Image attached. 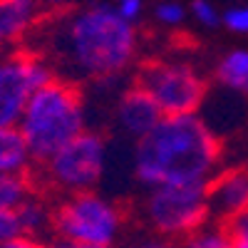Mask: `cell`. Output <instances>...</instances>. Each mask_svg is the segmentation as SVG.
Listing matches in <instances>:
<instances>
[{
  "mask_svg": "<svg viewBox=\"0 0 248 248\" xmlns=\"http://www.w3.org/2000/svg\"><path fill=\"white\" fill-rule=\"evenodd\" d=\"M221 144L214 129L196 112L161 117L159 124L137 141L134 176L139 184L209 186L216 176Z\"/></svg>",
  "mask_w": 248,
  "mask_h": 248,
  "instance_id": "1",
  "label": "cell"
},
{
  "mask_svg": "<svg viewBox=\"0 0 248 248\" xmlns=\"http://www.w3.org/2000/svg\"><path fill=\"white\" fill-rule=\"evenodd\" d=\"M137 52V32L114 5H92L62 30L60 55L77 77L105 79L129 67Z\"/></svg>",
  "mask_w": 248,
  "mask_h": 248,
  "instance_id": "2",
  "label": "cell"
},
{
  "mask_svg": "<svg viewBox=\"0 0 248 248\" xmlns=\"http://www.w3.org/2000/svg\"><path fill=\"white\" fill-rule=\"evenodd\" d=\"M32 161H47L67 141L85 132L82 92L70 79H50L30 94L17 124Z\"/></svg>",
  "mask_w": 248,
  "mask_h": 248,
  "instance_id": "3",
  "label": "cell"
},
{
  "mask_svg": "<svg viewBox=\"0 0 248 248\" xmlns=\"http://www.w3.org/2000/svg\"><path fill=\"white\" fill-rule=\"evenodd\" d=\"M60 238L109 248L122 231V209L94 191H75L52 214Z\"/></svg>",
  "mask_w": 248,
  "mask_h": 248,
  "instance_id": "4",
  "label": "cell"
},
{
  "mask_svg": "<svg viewBox=\"0 0 248 248\" xmlns=\"http://www.w3.org/2000/svg\"><path fill=\"white\" fill-rule=\"evenodd\" d=\"M149 226L164 238H186L199 231L209 218L206 186H179L161 184L154 186L144 203Z\"/></svg>",
  "mask_w": 248,
  "mask_h": 248,
  "instance_id": "5",
  "label": "cell"
},
{
  "mask_svg": "<svg viewBox=\"0 0 248 248\" xmlns=\"http://www.w3.org/2000/svg\"><path fill=\"white\" fill-rule=\"evenodd\" d=\"M137 87L147 92L164 117L194 114L206 97V82L181 62H147L137 72Z\"/></svg>",
  "mask_w": 248,
  "mask_h": 248,
  "instance_id": "6",
  "label": "cell"
},
{
  "mask_svg": "<svg viewBox=\"0 0 248 248\" xmlns=\"http://www.w3.org/2000/svg\"><path fill=\"white\" fill-rule=\"evenodd\" d=\"M50 179L70 194L90 191L99 184L107 167V141L99 132H82L72 141H67L60 152H55L47 161Z\"/></svg>",
  "mask_w": 248,
  "mask_h": 248,
  "instance_id": "7",
  "label": "cell"
},
{
  "mask_svg": "<svg viewBox=\"0 0 248 248\" xmlns=\"http://www.w3.org/2000/svg\"><path fill=\"white\" fill-rule=\"evenodd\" d=\"M55 79L40 57L13 55L0 62V127H17L35 90Z\"/></svg>",
  "mask_w": 248,
  "mask_h": 248,
  "instance_id": "8",
  "label": "cell"
},
{
  "mask_svg": "<svg viewBox=\"0 0 248 248\" xmlns=\"http://www.w3.org/2000/svg\"><path fill=\"white\" fill-rule=\"evenodd\" d=\"M161 109L156 107V102L144 92L141 87H129L122 94L117 105V124L124 137H129L139 141L141 137H147L161 119Z\"/></svg>",
  "mask_w": 248,
  "mask_h": 248,
  "instance_id": "9",
  "label": "cell"
},
{
  "mask_svg": "<svg viewBox=\"0 0 248 248\" xmlns=\"http://www.w3.org/2000/svg\"><path fill=\"white\" fill-rule=\"evenodd\" d=\"M209 214L231 218L248 209V169H229L206 186Z\"/></svg>",
  "mask_w": 248,
  "mask_h": 248,
  "instance_id": "10",
  "label": "cell"
},
{
  "mask_svg": "<svg viewBox=\"0 0 248 248\" xmlns=\"http://www.w3.org/2000/svg\"><path fill=\"white\" fill-rule=\"evenodd\" d=\"M25 137L17 127H0V174H23L30 164Z\"/></svg>",
  "mask_w": 248,
  "mask_h": 248,
  "instance_id": "11",
  "label": "cell"
},
{
  "mask_svg": "<svg viewBox=\"0 0 248 248\" xmlns=\"http://www.w3.org/2000/svg\"><path fill=\"white\" fill-rule=\"evenodd\" d=\"M35 17V0H0V43L20 37Z\"/></svg>",
  "mask_w": 248,
  "mask_h": 248,
  "instance_id": "12",
  "label": "cell"
},
{
  "mask_svg": "<svg viewBox=\"0 0 248 248\" xmlns=\"http://www.w3.org/2000/svg\"><path fill=\"white\" fill-rule=\"evenodd\" d=\"M216 77L236 94H248V50H233L226 55L216 67Z\"/></svg>",
  "mask_w": 248,
  "mask_h": 248,
  "instance_id": "13",
  "label": "cell"
},
{
  "mask_svg": "<svg viewBox=\"0 0 248 248\" xmlns=\"http://www.w3.org/2000/svg\"><path fill=\"white\" fill-rule=\"evenodd\" d=\"M17 216H20L23 231L28 236H37L40 231H45L47 226L52 223V216L47 214V209L37 199H32V196H28L23 203L17 206Z\"/></svg>",
  "mask_w": 248,
  "mask_h": 248,
  "instance_id": "14",
  "label": "cell"
},
{
  "mask_svg": "<svg viewBox=\"0 0 248 248\" xmlns=\"http://www.w3.org/2000/svg\"><path fill=\"white\" fill-rule=\"evenodd\" d=\"M30 196V184L23 174H0V209H17Z\"/></svg>",
  "mask_w": 248,
  "mask_h": 248,
  "instance_id": "15",
  "label": "cell"
},
{
  "mask_svg": "<svg viewBox=\"0 0 248 248\" xmlns=\"http://www.w3.org/2000/svg\"><path fill=\"white\" fill-rule=\"evenodd\" d=\"M226 241L229 248H248V209L226 218Z\"/></svg>",
  "mask_w": 248,
  "mask_h": 248,
  "instance_id": "16",
  "label": "cell"
},
{
  "mask_svg": "<svg viewBox=\"0 0 248 248\" xmlns=\"http://www.w3.org/2000/svg\"><path fill=\"white\" fill-rule=\"evenodd\" d=\"M181 248H229L223 231H194L186 236Z\"/></svg>",
  "mask_w": 248,
  "mask_h": 248,
  "instance_id": "17",
  "label": "cell"
},
{
  "mask_svg": "<svg viewBox=\"0 0 248 248\" xmlns=\"http://www.w3.org/2000/svg\"><path fill=\"white\" fill-rule=\"evenodd\" d=\"M23 223H20L17 209H0V243L13 241L17 236H23Z\"/></svg>",
  "mask_w": 248,
  "mask_h": 248,
  "instance_id": "18",
  "label": "cell"
},
{
  "mask_svg": "<svg viewBox=\"0 0 248 248\" xmlns=\"http://www.w3.org/2000/svg\"><path fill=\"white\" fill-rule=\"evenodd\" d=\"M184 17H186V10L181 3H159L156 5V20L164 25H179L184 23Z\"/></svg>",
  "mask_w": 248,
  "mask_h": 248,
  "instance_id": "19",
  "label": "cell"
},
{
  "mask_svg": "<svg viewBox=\"0 0 248 248\" xmlns=\"http://www.w3.org/2000/svg\"><path fill=\"white\" fill-rule=\"evenodd\" d=\"M191 10H194V17L199 20L201 25H206V28H214V25L221 23L218 10L209 3V0H194V3H191Z\"/></svg>",
  "mask_w": 248,
  "mask_h": 248,
  "instance_id": "20",
  "label": "cell"
},
{
  "mask_svg": "<svg viewBox=\"0 0 248 248\" xmlns=\"http://www.w3.org/2000/svg\"><path fill=\"white\" fill-rule=\"evenodd\" d=\"M221 23L231 32H248V5L246 8H229L223 13Z\"/></svg>",
  "mask_w": 248,
  "mask_h": 248,
  "instance_id": "21",
  "label": "cell"
},
{
  "mask_svg": "<svg viewBox=\"0 0 248 248\" xmlns=\"http://www.w3.org/2000/svg\"><path fill=\"white\" fill-rule=\"evenodd\" d=\"M141 5H144V0H117V13L124 17V20H129V23H134V20L141 15Z\"/></svg>",
  "mask_w": 248,
  "mask_h": 248,
  "instance_id": "22",
  "label": "cell"
},
{
  "mask_svg": "<svg viewBox=\"0 0 248 248\" xmlns=\"http://www.w3.org/2000/svg\"><path fill=\"white\" fill-rule=\"evenodd\" d=\"M0 248H50V246H45L37 236H28V233H23V236H17V238H13V241L0 243Z\"/></svg>",
  "mask_w": 248,
  "mask_h": 248,
  "instance_id": "23",
  "label": "cell"
},
{
  "mask_svg": "<svg viewBox=\"0 0 248 248\" xmlns=\"http://www.w3.org/2000/svg\"><path fill=\"white\" fill-rule=\"evenodd\" d=\"M132 248H179L171 238H149V241H141Z\"/></svg>",
  "mask_w": 248,
  "mask_h": 248,
  "instance_id": "24",
  "label": "cell"
},
{
  "mask_svg": "<svg viewBox=\"0 0 248 248\" xmlns=\"http://www.w3.org/2000/svg\"><path fill=\"white\" fill-rule=\"evenodd\" d=\"M50 248H105V246H87V243H75V241H65V238H60V241H55Z\"/></svg>",
  "mask_w": 248,
  "mask_h": 248,
  "instance_id": "25",
  "label": "cell"
},
{
  "mask_svg": "<svg viewBox=\"0 0 248 248\" xmlns=\"http://www.w3.org/2000/svg\"><path fill=\"white\" fill-rule=\"evenodd\" d=\"M50 3H55V5H65L67 0H50Z\"/></svg>",
  "mask_w": 248,
  "mask_h": 248,
  "instance_id": "26",
  "label": "cell"
}]
</instances>
